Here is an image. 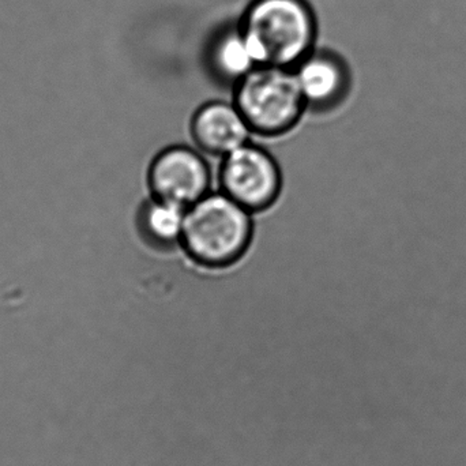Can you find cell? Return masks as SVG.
<instances>
[{
	"label": "cell",
	"instance_id": "cell-7",
	"mask_svg": "<svg viewBox=\"0 0 466 466\" xmlns=\"http://www.w3.org/2000/svg\"><path fill=\"white\" fill-rule=\"evenodd\" d=\"M307 106H328L344 90V71L339 63L322 55L307 56L295 70Z\"/></svg>",
	"mask_w": 466,
	"mask_h": 466
},
{
	"label": "cell",
	"instance_id": "cell-1",
	"mask_svg": "<svg viewBox=\"0 0 466 466\" xmlns=\"http://www.w3.org/2000/svg\"><path fill=\"white\" fill-rule=\"evenodd\" d=\"M241 33L258 66L289 68L309 55L315 25L301 0H257Z\"/></svg>",
	"mask_w": 466,
	"mask_h": 466
},
{
	"label": "cell",
	"instance_id": "cell-8",
	"mask_svg": "<svg viewBox=\"0 0 466 466\" xmlns=\"http://www.w3.org/2000/svg\"><path fill=\"white\" fill-rule=\"evenodd\" d=\"M188 208L153 198L141 212V228L147 238L163 246L182 241Z\"/></svg>",
	"mask_w": 466,
	"mask_h": 466
},
{
	"label": "cell",
	"instance_id": "cell-6",
	"mask_svg": "<svg viewBox=\"0 0 466 466\" xmlns=\"http://www.w3.org/2000/svg\"><path fill=\"white\" fill-rule=\"evenodd\" d=\"M251 133L235 103L207 104L191 122V134L197 145L210 155L223 157L249 142Z\"/></svg>",
	"mask_w": 466,
	"mask_h": 466
},
{
	"label": "cell",
	"instance_id": "cell-3",
	"mask_svg": "<svg viewBox=\"0 0 466 466\" xmlns=\"http://www.w3.org/2000/svg\"><path fill=\"white\" fill-rule=\"evenodd\" d=\"M235 106L252 133L279 136L298 125L307 103L295 71L258 66L238 82Z\"/></svg>",
	"mask_w": 466,
	"mask_h": 466
},
{
	"label": "cell",
	"instance_id": "cell-9",
	"mask_svg": "<svg viewBox=\"0 0 466 466\" xmlns=\"http://www.w3.org/2000/svg\"><path fill=\"white\" fill-rule=\"evenodd\" d=\"M215 66L224 78L236 82L258 67L243 33H228L221 38L216 46Z\"/></svg>",
	"mask_w": 466,
	"mask_h": 466
},
{
	"label": "cell",
	"instance_id": "cell-4",
	"mask_svg": "<svg viewBox=\"0 0 466 466\" xmlns=\"http://www.w3.org/2000/svg\"><path fill=\"white\" fill-rule=\"evenodd\" d=\"M221 193L248 212L268 209L281 193L279 167L270 153L247 142L224 156L220 168Z\"/></svg>",
	"mask_w": 466,
	"mask_h": 466
},
{
	"label": "cell",
	"instance_id": "cell-5",
	"mask_svg": "<svg viewBox=\"0 0 466 466\" xmlns=\"http://www.w3.org/2000/svg\"><path fill=\"white\" fill-rule=\"evenodd\" d=\"M149 185L155 198L190 208L210 193V169L191 147H168L153 161Z\"/></svg>",
	"mask_w": 466,
	"mask_h": 466
},
{
	"label": "cell",
	"instance_id": "cell-2",
	"mask_svg": "<svg viewBox=\"0 0 466 466\" xmlns=\"http://www.w3.org/2000/svg\"><path fill=\"white\" fill-rule=\"evenodd\" d=\"M251 216V212L221 191L207 194L188 208L180 244L201 265H232L248 248Z\"/></svg>",
	"mask_w": 466,
	"mask_h": 466
}]
</instances>
